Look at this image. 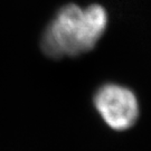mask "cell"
<instances>
[{"instance_id": "obj_1", "label": "cell", "mask_w": 151, "mask_h": 151, "mask_svg": "<svg viewBox=\"0 0 151 151\" xmlns=\"http://www.w3.org/2000/svg\"><path fill=\"white\" fill-rule=\"evenodd\" d=\"M108 25L106 11L100 5L86 8L70 4L60 9L45 29L40 42L49 58L77 57L94 48Z\"/></svg>"}, {"instance_id": "obj_2", "label": "cell", "mask_w": 151, "mask_h": 151, "mask_svg": "<svg viewBox=\"0 0 151 151\" xmlns=\"http://www.w3.org/2000/svg\"><path fill=\"white\" fill-rule=\"evenodd\" d=\"M94 105L111 129L124 131L139 119L140 108L133 92L118 84L103 85L94 96Z\"/></svg>"}]
</instances>
